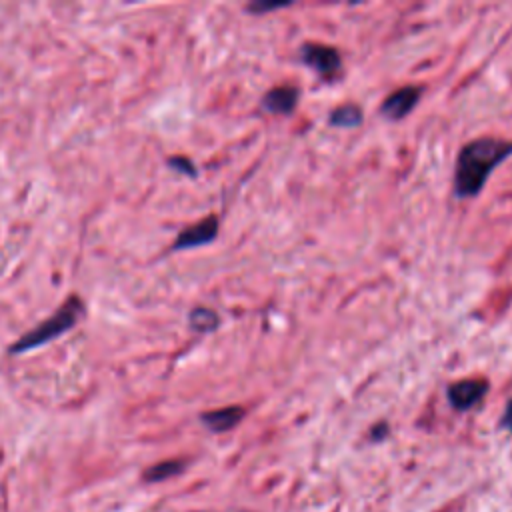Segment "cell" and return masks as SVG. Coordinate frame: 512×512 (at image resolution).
<instances>
[{"mask_svg": "<svg viewBox=\"0 0 512 512\" xmlns=\"http://www.w3.org/2000/svg\"><path fill=\"white\" fill-rule=\"evenodd\" d=\"M182 470V462L178 460H166V462H160V464H154L150 466L146 472H144V478L148 482H158V480H166L174 474H178Z\"/></svg>", "mask_w": 512, "mask_h": 512, "instance_id": "cell-11", "label": "cell"}, {"mask_svg": "<svg viewBox=\"0 0 512 512\" xmlns=\"http://www.w3.org/2000/svg\"><path fill=\"white\" fill-rule=\"evenodd\" d=\"M244 414L246 412L242 406H224L200 414V420L210 432H226L232 430L244 418Z\"/></svg>", "mask_w": 512, "mask_h": 512, "instance_id": "cell-8", "label": "cell"}, {"mask_svg": "<svg viewBox=\"0 0 512 512\" xmlns=\"http://www.w3.org/2000/svg\"><path fill=\"white\" fill-rule=\"evenodd\" d=\"M188 324H190V328H192L194 332H198V334H208V332H212V330L218 328L220 318H218V314H216L212 308H208V306H196V308H192L190 314H188Z\"/></svg>", "mask_w": 512, "mask_h": 512, "instance_id": "cell-9", "label": "cell"}, {"mask_svg": "<svg viewBox=\"0 0 512 512\" xmlns=\"http://www.w3.org/2000/svg\"><path fill=\"white\" fill-rule=\"evenodd\" d=\"M218 216L210 214L186 228H182L178 232V236L174 238L172 250H192V248H200L206 246L210 242H214V238L218 236Z\"/></svg>", "mask_w": 512, "mask_h": 512, "instance_id": "cell-4", "label": "cell"}, {"mask_svg": "<svg viewBox=\"0 0 512 512\" xmlns=\"http://www.w3.org/2000/svg\"><path fill=\"white\" fill-rule=\"evenodd\" d=\"M168 166L170 168H174V170H178L180 174H184V176H196V166L192 164V160L190 158H184V156H170L168 158Z\"/></svg>", "mask_w": 512, "mask_h": 512, "instance_id": "cell-13", "label": "cell"}, {"mask_svg": "<svg viewBox=\"0 0 512 512\" xmlns=\"http://www.w3.org/2000/svg\"><path fill=\"white\" fill-rule=\"evenodd\" d=\"M502 426L508 428L512 432V400H508L506 408H504V414H502Z\"/></svg>", "mask_w": 512, "mask_h": 512, "instance_id": "cell-14", "label": "cell"}, {"mask_svg": "<svg viewBox=\"0 0 512 512\" xmlns=\"http://www.w3.org/2000/svg\"><path fill=\"white\" fill-rule=\"evenodd\" d=\"M86 314V304L78 294H70L48 318H44L40 324L34 328L26 330L16 342L8 346L10 356H20L24 352L36 350L62 334L70 332Z\"/></svg>", "mask_w": 512, "mask_h": 512, "instance_id": "cell-2", "label": "cell"}, {"mask_svg": "<svg viewBox=\"0 0 512 512\" xmlns=\"http://www.w3.org/2000/svg\"><path fill=\"white\" fill-rule=\"evenodd\" d=\"M300 98V90L292 84H282L270 88L262 96V108L270 114H292Z\"/></svg>", "mask_w": 512, "mask_h": 512, "instance_id": "cell-7", "label": "cell"}, {"mask_svg": "<svg viewBox=\"0 0 512 512\" xmlns=\"http://www.w3.org/2000/svg\"><path fill=\"white\" fill-rule=\"evenodd\" d=\"M488 392V382L482 378H464L458 382H452L446 388V398L450 406L458 412H466L474 408Z\"/></svg>", "mask_w": 512, "mask_h": 512, "instance_id": "cell-5", "label": "cell"}, {"mask_svg": "<svg viewBox=\"0 0 512 512\" xmlns=\"http://www.w3.org/2000/svg\"><path fill=\"white\" fill-rule=\"evenodd\" d=\"M328 122L336 128H354L362 124V110L356 104H342L330 112Z\"/></svg>", "mask_w": 512, "mask_h": 512, "instance_id": "cell-10", "label": "cell"}, {"mask_svg": "<svg viewBox=\"0 0 512 512\" xmlns=\"http://www.w3.org/2000/svg\"><path fill=\"white\" fill-rule=\"evenodd\" d=\"M418 100H420L418 86H402L384 98L380 112L386 120H402L414 110Z\"/></svg>", "mask_w": 512, "mask_h": 512, "instance_id": "cell-6", "label": "cell"}, {"mask_svg": "<svg viewBox=\"0 0 512 512\" xmlns=\"http://www.w3.org/2000/svg\"><path fill=\"white\" fill-rule=\"evenodd\" d=\"M512 156V140L496 138V136H482L466 142L454 164V196L456 198H472L476 196L490 174L508 158Z\"/></svg>", "mask_w": 512, "mask_h": 512, "instance_id": "cell-1", "label": "cell"}, {"mask_svg": "<svg viewBox=\"0 0 512 512\" xmlns=\"http://www.w3.org/2000/svg\"><path fill=\"white\" fill-rule=\"evenodd\" d=\"M292 6L290 2H264V0H258V2H250L246 6L248 12L252 14H268V12H274V10H282V8H288Z\"/></svg>", "mask_w": 512, "mask_h": 512, "instance_id": "cell-12", "label": "cell"}, {"mask_svg": "<svg viewBox=\"0 0 512 512\" xmlns=\"http://www.w3.org/2000/svg\"><path fill=\"white\" fill-rule=\"evenodd\" d=\"M300 60L322 78H334L342 70V56L334 46L306 42L300 48Z\"/></svg>", "mask_w": 512, "mask_h": 512, "instance_id": "cell-3", "label": "cell"}]
</instances>
